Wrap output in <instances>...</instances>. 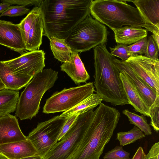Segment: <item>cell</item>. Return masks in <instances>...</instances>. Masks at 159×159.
Here are the masks:
<instances>
[{"label":"cell","instance_id":"1","mask_svg":"<svg viewBox=\"0 0 159 159\" xmlns=\"http://www.w3.org/2000/svg\"><path fill=\"white\" fill-rule=\"evenodd\" d=\"M92 0H45L39 7L44 34L65 39L72 30L90 14Z\"/></svg>","mask_w":159,"mask_h":159},{"label":"cell","instance_id":"2","mask_svg":"<svg viewBox=\"0 0 159 159\" xmlns=\"http://www.w3.org/2000/svg\"><path fill=\"white\" fill-rule=\"evenodd\" d=\"M120 116L116 109L101 103L93 111L82 140L71 159H99Z\"/></svg>","mask_w":159,"mask_h":159},{"label":"cell","instance_id":"3","mask_svg":"<svg viewBox=\"0 0 159 159\" xmlns=\"http://www.w3.org/2000/svg\"><path fill=\"white\" fill-rule=\"evenodd\" d=\"M93 84L96 93L103 100L114 106L129 104L120 77V72L114 63L115 58L108 51L105 43L93 48Z\"/></svg>","mask_w":159,"mask_h":159},{"label":"cell","instance_id":"4","mask_svg":"<svg viewBox=\"0 0 159 159\" xmlns=\"http://www.w3.org/2000/svg\"><path fill=\"white\" fill-rule=\"evenodd\" d=\"M126 1L92 0L90 13L93 17L113 31L123 26L144 27L155 34L159 30L147 24L136 7L127 4Z\"/></svg>","mask_w":159,"mask_h":159},{"label":"cell","instance_id":"5","mask_svg":"<svg viewBox=\"0 0 159 159\" xmlns=\"http://www.w3.org/2000/svg\"><path fill=\"white\" fill-rule=\"evenodd\" d=\"M58 73L48 68L33 77L19 97L15 113L16 117L22 120H31L36 116L43 96L53 86L58 78Z\"/></svg>","mask_w":159,"mask_h":159},{"label":"cell","instance_id":"6","mask_svg":"<svg viewBox=\"0 0 159 159\" xmlns=\"http://www.w3.org/2000/svg\"><path fill=\"white\" fill-rule=\"evenodd\" d=\"M108 33L105 26L90 14L77 24L64 40L72 51L78 53L106 43Z\"/></svg>","mask_w":159,"mask_h":159},{"label":"cell","instance_id":"7","mask_svg":"<svg viewBox=\"0 0 159 159\" xmlns=\"http://www.w3.org/2000/svg\"><path fill=\"white\" fill-rule=\"evenodd\" d=\"M93 112L91 110L79 114L64 136L43 159H71L82 140Z\"/></svg>","mask_w":159,"mask_h":159},{"label":"cell","instance_id":"8","mask_svg":"<svg viewBox=\"0 0 159 159\" xmlns=\"http://www.w3.org/2000/svg\"><path fill=\"white\" fill-rule=\"evenodd\" d=\"M94 88L93 83L90 82L56 92L47 99L43 112L48 114L68 111L93 93Z\"/></svg>","mask_w":159,"mask_h":159},{"label":"cell","instance_id":"9","mask_svg":"<svg viewBox=\"0 0 159 159\" xmlns=\"http://www.w3.org/2000/svg\"><path fill=\"white\" fill-rule=\"evenodd\" d=\"M67 118L55 116L39 123L29 134L27 138L36 148L38 155L43 158L57 143L60 131Z\"/></svg>","mask_w":159,"mask_h":159},{"label":"cell","instance_id":"10","mask_svg":"<svg viewBox=\"0 0 159 159\" xmlns=\"http://www.w3.org/2000/svg\"><path fill=\"white\" fill-rule=\"evenodd\" d=\"M26 50H39L42 43L43 21L39 8L35 7L19 24Z\"/></svg>","mask_w":159,"mask_h":159},{"label":"cell","instance_id":"11","mask_svg":"<svg viewBox=\"0 0 159 159\" xmlns=\"http://www.w3.org/2000/svg\"><path fill=\"white\" fill-rule=\"evenodd\" d=\"M140 78L159 94V60L142 55L130 57L125 61Z\"/></svg>","mask_w":159,"mask_h":159},{"label":"cell","instance_id":"12","mask_svg":"<svg viewBox=\"0 0 159 159\" xmlns=\"http://www.w3.org/2000/svg\"><path fill=\"white\" fill-rule=\"evenodd\" d=\"M45 54L38 50L24 53L15 58L3 61L14 72L34 77L45 66Z\"/></svg>","mask_w":159,"mask_h":159},{"label":"cell","instance_id":"13","mask_svg":"<svg viewBox=\"0 0 159 159\" xmlns=\"http://www.w3.org/2000/svg\"><path fill=\"white\" fill-rule=\"evenodd\" d=\"M0 44L24 53L26 50L19 24L0 20Z\"/></svg>","mask_w":159,"mask_h":159},{"label":"cell","instance_id":"14","mask_svg":"<svg viewBox=\"0 0 159 159\" xmlns=\"http://www.w3.org/2000/svg\"><path fill=\"white\" fill-rule=\"evenodd\" d=\"M114 63L120 72L124 74L131 81L149 108L159 94L136 74L125 61L115 58Z\"/></svg>","mask_w":159,"mask_h":159},{"label":"cell","instance_id":"15","mask_svg":"<svg viewBox=\"0 0 159 159\" xmlns=\"http://www.w3.org/2000/svg\"><path fill=\"white\" fill-rule=\"evenodd\" d=\"M16 117L7 114L0 117V144L26 140Z\"/></svg>","mask_w":159,"mask_h":159},{"label":"cell","instance_id":"16","mask_svg":"<svg viewBox=\"0 0 159 159\" xmlns=\"http://www.w3.org/2000/svg\"><path fill=\"white\" fill-rule=\"evenodd\" d=\"M0 154L7 159H20L38 154L37 152L28 139L0 144Z\"/></svg>","mask_w":159,"mask_h":159},{"label":"cell","instance_id":"17","mask_svg":"<svg viewBox=\"0 0 159 159\" xmlns=\"http://www.w3.org/2000/svg\"><path fill=\"white\" fill-rule=\"evenodd\" d=\"M78 53L73 52L70 60L60 66L61 70L65 72L76 84L85 83L90 79Z\"/></svg>","mask_w":159,"mask_h":159},{"label":"cell","instance_id":"18","mask_svg":"<svg viewBox=\"0 0 159 159\" xmlns=\"http://www.w3.org/2000/svg\"><path fill=\"white\" fill-rule=\"evenodd\" d=\"M33 77L16 73L0 61V79L6 89L18 91L25 87Z\"/></svg>","mask_w":159,"mask_h":159},{"label":"cell","instance_id":"19","mask_svg":"<svg viewBox=\"0 0 159 159\" xmlns=\"http://www.w3.org/2000/svg\"><path fill=\"white\" fill-rule=\"evenodd\" d=\"M120 77L129 104L133 106L136 111L149 117V107L132 82L125 75L120 72Z\"/></svg>","mask_w":159,"mask_h":159},{"label":"cell","instance_id":"20","mask_svg":"<svg viewBox=\"0 0 159 159\" xmlns=\"http://www.w3.org/2000/svg\"><path fill=\"white\" fill-rule=\"evenodd\" d=\"M130 1L136 6L147 24L159 29V0Z\"/></svg>","mask_w":159,"mask_h":159},{"label":"cell","instance_id":"21","mask_svg":"<svg viewBox=\"0 0 159 159\" xmlns=\"http://www.w3.org/2000/svg\"><path fill=\"white\" fill-rule=\"evenodd\" d=\"M117 43L130 45L147 37L148 31L141 27L126 26L113 30Z\"/></svg>","mask_w":159,"mask_h":159},{"label":"cell","instance_id":"22","mask_svg":"<svg viewBox=\"0 0 159 159\" xmlns=\"http://www.w3.org/2000/svg\"><path fill=\"white\" fill-rule=\"evenodd\" d=\"M19 94L18 91L0 90V117L16 111Z\"/></svg>","mask_w":159,"mask_h":159},{"label":"cell","instance_id":"23","mask_svg":"<svg viewBox=\"0 0 159 159\" xmlns=\"http://www.w3.org/2000/svg\"><path fill=\"white\" fill-rule=\"evenodd\" d=\"M102 101L99 95L93 93L71 109L63 112L59 116L61 117L67 118L75 114L84 113L93 110Z\"/></svg>","mask_w":159,"mask_h":159},{"label":"cell","instance_id":"24","mask_svg":"<svg viewBox=\"0 0 159 159\" xmlns=\"http://www.w3.org/2000/svg\"><path fill=\"white\" fill-rule=\"evenodd\" d=\"M49 39L51 48L55 58L63 63L68 61L73 51L65 40L54 37H51Z\"/></svg>","mask_w":159,"mask_h":159},{"label":"cell","instance_id":"25","mask_svg":"<svg viewBox=\"0 0 159 159\" xmlns=\"http://www.w3.org/2000/svg\"><path fill=\"white\" fill-rule=\"evenodd\" d=\"M122 113L128 117L130 124L134 125L138 128L144 133L145 135H148L152 134V129L148 123L145 116L143 115H139L129 111L128 109L124 110Z\"/></svg>","mask_w":159,"mask_h":159},{"label":"cell","instance_id":"26","mask_svg":"<svg viewBox=\"0 0 159 159\" xmlns=\"http://www.w3.org/2000/svg\"><path fill=\"white\" fill-rule=\"evenodd\" d=\"M145 137V134L138 128L135 126L127 132H120L117 134L116 139L121 146H124L135 142L137 140Z\"/></svg>","mask_w":159,"mask_h":159},{"label":"cell","instance_id":"27","mask_svg":"<svg viewBox=\"0 0 159 159\" xmlns=\"http://www.w3.org/2000/svg\"><path fill=\"white\" fill-rule=\"evenodd\" d=\"M159 96L156 98L149 108V115L151 118L149 125L157 132L159 130Z\"/></svg>","mask_w":159,"mask_h":159},{"label":"cell","instance_id":"28","mask_svg":"<svg viewBox=\"0 0 159 159\" xmlns=\"http://www.w3.org/2000/svg\"><path fill=\"white\" fill-rule=\"evenodd\" d=\"M147 36L139 41L128 46V52L129 55L134 57L145 54L146 51L147 45Z\"/></svg>","mask_w":159,"mask_h":159},{"label":"cell","instance_id":"29","mask_svg":"<svg viewBox=\"0 0 159 159\" xmlns=\"http://www.w3.org/2000/svg\"><path fill=\"white\" fill-rule=\"evenodd\" d=\"M130 153L125 151L122 146H117L106 153L103 159H130Z\"/></svg>","mask_w":159,"mask_h":159},{"label":"cell","instance_id":"30","mask_svg":"<svg viewBox=\"0 0 159 159\" xmlns=\"http://www.w3.org/2000/svg\"><path fill=\"white\" fill-rule=\"evenodd\" d=\"M30 11V9L24 6H10L0 15V17L4 16L10 17L21 16L29 13Z\"/></svg>","mask_w":159,"mask_h":159},{"label":"cell","instance_id":"31","mask_svg":"<svg viewBox=\"0 0 159 159\" xmlns=\"http://www.w3.org/2000/svg\"><path fill=\"white\" fill-rule=\"evenodd\" d=\"M110 49L112 55L120 58L123 61L127 60L130 57L128 54V45L118 43L113 48L110 47Z\"/></svg>","mask_w":159,"mask_h":159},{"label":"cell","instance_id":"32","mask_svg":"<svg viewBox=\"0 0 159 159\" xmlns=\"http://www.w3.org/2000/svg\"><path fill=\"white\" fill-rule=\"evenodd\" d=\"M147 45L146 51L144 56L149 59L155 60L159 59V48L151 36L147 38Z\"/></svg>","mask_w":159,"mask_h":159},{"label":"cell","instance_id":"33","mask_svg":"<svg viewBox=\"0 0 159 159\" xmlns=\"http://www.w3.org/2000/svg\"><path fill=\"white\" fill-rule=\"evenodd\" d=\"M42 0H2L1 1L2 2H6L11 5L16 4L25 6L31 5L39 7L42 2Z\"/></svg>","mask_w":159,"mask_h":159},{"label":"cell","instance_id":"34","mask_svg":"<svg viewBox=\"0 0 159 159\" xmlns=\"http://www.w3.org/2000/svg\"><path fill=\"white\" fill-rule=\"evenodd\" d=\"M79 114H75L67 118L63 125L57 139V142L60 141L70 128Z\"/></svg>","mask_w":159,"mask_h":159},{"label":"cell","instance_id":"35","mask_svg":"<svg viewBox=\"0 0 159 159\" xmlns=\"http://www.w3.org/2000/svg\"><path fill=\"white\" fill-rule=\"evenodd\" d=\"M145 159H159V142L153 145L146 155Z\"/></svg>","mask_w":159,"mask_h":159},{"label":"cell","instance_id":"36","mask_svg":"<svg viewBox=\"0 0 159 159\" xmlns=\"http://www.w3.org/2000/svg\"><path fill=\"white\" fill-rule=\"evenodd\" d=\"M146 155L142 148L139 147L131 159H145Z\"/></svg>","mask_w":159,"mask_h":159},{"label":"cell","instance_id":"37","mask_svg":"<svg viewBox=\"0 0 159 159\" xmlns=\"http://www.w3.org/2000/svg\"><path fill=\"white\" fill-rule=\"evenodd\" d=\"M11 5L6 2L0 3V14H2Z\"/></svg>","mask_w":159,"mask_h":159},{"label":"cell","instance_id":"38","mask_svg":"<svg viewBox=\"0 0 159 159\" xmlns=\"http://www.w3.org/2000/svg\"><path fill=\"white\" fill-rule=\"evenodd\" d=\"M20 159H43V158L39 155L36 154L32 156L23 158Z\"/></svg>","mask_w":159,"mask_h":159},{"label":"cell","instance_id":"39","mask_svg":"<svg viewBox=\"0 0 159 159\" xmlns=\"http://www.w3.org/2000/svg\"><path fill=\"white\" fill-rule=\"evenodd\" d=\"M6 89V87L0 79V90Z\"/></svg>","mask_w":159,"mask_h":159},{"label":"cell","instance_id":"40","mask_svg":"<svg viewBox=\"0 0 159 159\" xmlns=\"http://www.w3.org/2000/svg\"><path fill=\"white\" fill-rule=\"evenodd\" d=\"M0 159H7L4 157L0 154Z\"/></svg>","mask_w":159,"mask_h":159}]
</instances>
